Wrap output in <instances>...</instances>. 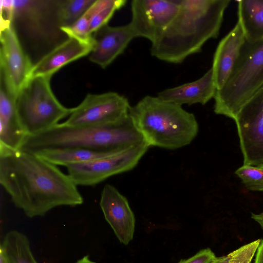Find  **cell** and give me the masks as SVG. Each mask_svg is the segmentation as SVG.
<instances>
[{"label": "cell", "mask_w": 263, "mask_h": 263, "mask_svg": "<svg viewBox=\"0 0 263 263\" xmlns=\"http://www.w3.org/2000/svg\"><path fill=\"white\" fill-rule=\"evenodd\" d=\"M56 166L32 153L0 148V183L29 218L83 203L77 185Z\"/></svg>", "instance_id": "6da1fadb"}, {"label": "cell", "mask_w": 263, "mask_h": 263, "mask_svg": "<svg viewBox=\"0 0 263 263\" xmlns=\"http://www.w3.org/2000/svg\"><path fill=\"white\" fill-rule=\"evenodd\" d=\"M230 0H179L178 11L151 47L152 56L179 64L216 38Z\"/></svg>", "instance_id": "7a4b0ae2"}, {"label": "cell", "mask_w": 263, "mask_h": 263, "mask_svg": "<svg viewBox=\"0 0 263 263\" xmlns=\"http://www.w3.org/2000/svg\"><path fill=\"white\" fill-rule=\"evenodd\" d=\"M144 142L129 115L118 123L99 126L76 127L59 123L26 136L18 149L34 153L47 149L82 148L116 154Z\"/></svg>", "instance_id": "3957f363"}, {"label": "cell", "mask_w": 263, "mask_h": 263, "mask_svg": "<svg viewBox=\"0 0 263 263\" xmlns=\"http://www.w3.org/2000/svg\"><path fill=\"white\" fill-rule=\"evenodd\" d=\"M129 115L149 146L179 148L190 144L198 133L193 114L157 96L143 97L130 106Z\"/></svg>", "instance_id": "277c9868"}, {"label": "cell", "mask_w": 263, "mask_h": 263, "mask_svg": "<svg viewBox=\"0 0 263 263\" xmlns=\"http://www.w3.org/2000/svg\"><path fill=\"white\" fill-rule=\"evenodd\" d=\"M263 84V40L246 41L223 86L217 90L214 111L235 120Z\"/></svg>", "instance_id": "5b68a950"}, {"label": "cell", "mask_w": 263, "mask_h": 263, "mask_svg": "<svg viewBox=\"0 0 263 263\" xmlns=\"http://www.w3.org/2000/svg\"><path fill=\"white\" fill-rule=\"evenodd\" d=\"M51 78H30L15 97L18 120L27 136L52 127L72 112V108L63 105L53 93Z\"/></svg>", "instance_id": "8992f818"}, {"label": "cell", "mask_w": 263, "mask_h": 263, "mask_svg": "<svg viewBox=\"0 0 263 263\" xmlns=\"http://www.w3.org/2000/svg\"><path fill=\"white\" fill-rule=\"evenodd\" d=\"M128 99L115 92L88 94L63 123L76 127L103 126L118 123L129 116Z\"/></svg>", "instance_id": "52a82bcc"}, {"label": "cell", "mask_w": 263, "mask_h": 263, "mask_svg": "<svg viewBox=\"0 0 263 263\" xmlns=\"http://www.w3.org/2000/svg\"><path fill=\"white\" fill-rule=\"evenodd\" d=\"M149 146L144 142L115 155L66 166L68 175L78 185L93 186L109 177L134 168Z\"/></svg>", "instance_id": "ba28073f"}, {"label": "cell", "mask_w": 263, "mask_h": 263, "mask_svg": "<svg viewBox=\"0 0 263 263\" xmlns=\"http://www.w3.org/2000/svg\"><path fill=\"white\" fill-rule=\"evenodd\" d=\"M243 164L263 166V84L234 120Z\"/></svg>", "instance_id": "9c48e42d"}, {"label": "cell", "mask_w": 263, "mask_h": 263, "mask_svg": "<svg viewBox=\"0 0 263 263\" xmlns=\"http://www.w3.org/2000/svg\"><path fill=\"white\" fill-rule=\"evenodd\" d=\"M1 81L16 95L30 79L33 65L22 47L12 24L1 28Z\"/></svg>", "instance_id": "30bf717a"}, {"label": "cell", "mask_w": 263, "mask_h": 263, "mask_svg": "<svg viewBox=\"0 0 263 263\" xmlns=\"http://www.w3.org/2000/svg\"><path fill=\"white\" fill-rule=\"evenodd\" d=\"M129 22L136 37L154 42L177 14L179 0H133Z\"/></svg>", "instance_id": "8fae6325"}, {"label": "cell", "mask_w": 263, "mask_h": 263, "mask_svg": "<svg viewBox=\"0 0 263 263\" xmlns=\"http://www.w3.org/2000/svg\"><path fill=\"white\" fill-rule=\"evenodd\" d=\"M100 205L117 238L127 245L133 239L136 219L127 198L115 186L106 184L101 192Z\"/></svg>", "instance_id": "7c38bea8"}, {"label": "cell", "mask_w": 263, "mask_h": 263, "mask_svg": "<svg viewBox=\"0 0 263 263\" xmlns=\"http://www.w3.org/2000/svg\"><path fill=\"white\" fill-rule=\"evenodd\" d=\"M93 48L89 60L102 68L109 66L123 53L136 35L129 23L127 24L102 27L91 35Z\"/></svg>", "instance_id": "4fadbf2b"}, {"label": "cell", "mask_w": 263, "mask_h": 263, "mask_svg": "<svg viewBox=\"0 0 263 263\" xmlns=\"http://www.w3.org/2000/svg\"><path fill=\"white\" fill-rule=\"evenodd\" d=\"M92 48V41H83L68 37L33 65L30 78L40 76L51 77L67 64L89 54Z\"/></svg>", "instance_id": "5bb4252c"}, {"label": "cell", "mask_w": 263, "mask_h": 263, "mask_svg": "<svg viewBox=\"0 0 263 263\" xmlns=\"http://www.w3.org/2000/svg\"><path fill=\"white\" fill-rule=\"evenodd\" d=\"M246 41L242 26L238 20L234 27L220 41L214 54L211 68L217 90L227 81Z\"/></svg>", "instance_id": "9a60e30c"}, {"label": "cell", "mask_w": 263, "mask_h": 263, "mask_svg": "<svg viewBox=\"0 0 263 263\" xmlns=\"http://www.w3.org/2000/svg\"><path fill=\"white\" fill-rule=\"evenodd\" d=\"M217 91L211 68L197 80L160 91L157 97L182 106L195 104L204 105L214 98Z\"/></svg>", "instance_id": "2e32d148"}, {"label": "cell", "mask_w": 263, "mask_h": 263, "mask_svg": "<svg viewBox=\"0 0 263 263\" xmlns=\"http://www.w3.org/2000/svg\"><path fill=\"white\" fill-rule=\"evenodd\" d=\"M26 136L18 120L15 97L1 81L0 148L17 150Z\"/></svg>", "instance_id": "e0dca14e"}, {"label": "cell", "mask_w": 263, "mask_h": 263, "mask_svg": "<svg viewBox=\"0 0 263 263\" xmlns=\"http://www.w3.org/2000/svg\"><path fill=\"white\" fill-rule=\"evenodd\" d=\"M238 2V20L242 26L246 41L263 40V0Z\"/></svg>", "instance_id": "ac0fdd59"}, {"label": "cell", "mask_w": 263, "mask_h": 263, "mask_svg": "<svg viewBox=\"0 0 263 263\" xmlns=\"http://www.w3.org/2000/svg\"><path fill=\"white\" fill-rule=\"evenodd\" d=\"M32 154L55 165L66 167L70 164L87 162L117 153L101 152L82 148H64L44 149Z\"/></svg>", "instance_id": "d6986e66"}, {"label": "cell", "mask_w": 263, "mask_h": 263, "mask_svg": "<svg viewBox=\"0 0 263 263\" xmlns=\"http://www.w3.org/2000/svg\"><path fill=\"white\" fill-rule=\"evenodd\" d=\"M6 259L1 257L0 263H37L31 250L29 240L23 233L11 230L1 243Z\"/></svg>", "instance_id": "ffe728a7"}, {"label": "cell", "mask_w": 263, "mask_h": 263, "mask_svg": "<svg viewBox=\"0 0 263 263\" xmlns=\"http://www.w3.org/2000/svg\"><path fill=\"white\" fill-rule=\"evenodd\" d=\"M109 0H95L86 12L73 25L60 29L68 37L83 41H91L90 24L92 17L108 3Z\"/></svg>", "instance_id": "44dd1931"}, {"label": "cell", "mask_w": 263, "mask_h": 263, "mask_svg": "<svg viewBox=\"0 0 263 263\" xmlns=\"http://www.w3.org/2000/svg\"><path fill=\"white\" fill-rule=\"evenodd\" d=\"M95 0H67L58 2L57 17L59 27H68L76 22Z\"/></svg>", "instance_id": "7402d4cb"}, {"label": "cell", "mask_w": 263, "mask_h": 263, "mask_svg": "<svg viewBox=\"0 0 263 263\" xmlns=\"http://www.w3.org/2000/svg\"><path fill=\"white\" fill-rule=\"evenodd\" d=\"M235 173L248 190L263 192V168L243 165Z\"/></svg>", "instance_id": "603a6c76"}, {"label": "cell", "mask_w": 263, "mask_h": 263, "mask_svg": "<svg viewBox=\"0 0 263 263\" xmlns=\"http://www.w3.org/2000/svg\"><path fill=\"white\" fill-rule=\"evenodd\" d=\"M261 240L244 245L226 256L217 257L213 263H251Z\"/></svg>", "instance_id": "cb8c5ba5"}, {"label": "cell", "mask_w": 263, "mask_h": 263, "mask_svg": "<svg viewBox=\"0 0 263 263\" xmlns=\"http://www.w3.org/2000/svg\"><path fill=\"white\" fill-rule=\"evenodd\" d=\"M126 2L125 0H109L108 4L92 17L90 24L91 34L107 25L115 12L122 8Z\"/></svg>", "instance_id": "d4e9b609"}, {"label": "cell", "mask_w": 263, "mask_h": 263, "mask_svg": "<svg viewBox=\"0 0 263 263\" xmlns=\"http://www.w3.org/2000/svg\"><path fill=\"white\" fill-rule=\"evenodd\" d=\"M216 258L210 248H205L187 259H181L178 263H213Z\"/></svg>", "instance_id": "484cf974"}, {"label": "cell", "mask_w": 263, "mask_h": 263, "mask_svg": "<svg viewBox=\"0 0 263 263\" xmlns=\"http://www.w3.org/2000/svg\"><path fill=\"white\" fill-rule=\"evenodd\" d=\"M255 263H263V240L257 248Z\"/></svg>", "instance_id": "4316f807"}, {"label": "cell", "mask_w": 263, "mask_h": 263, "mask_svg": "<svg viewBox=\"0 0 263 263\" xmlns=\"http://www.w3.org/2000/svg\"><path fill=\"white\" fill-rule=\"evenodd\" d=\"M251 218L257 222L263 229V212L258 214L252 213L251 215Z\"/></svg>", "instance_id": "83f0119b"}, {"label": "cell", "mask_w": 263, "mask_h": 263, "mask_svg": "<svg viewBox=\"0 0 263 263\" xmlns=\"http://www.w3.org/2000/svg\"><path fill=\"white\" fill-rule=\"evenodd\" d=\"M76 263H96V262L91 260L88 255H85L81 259L77 260Z\"/></svg>", "instance_id": "f1b7e54d"}, {"label": "cell", "mask_w": 263, "mask_h": 263, "mask_svg": "<svg viewBox=\"0 0 263 263\" xmlns=\"http://www.w3.org/2000/svg\"><path fill=\"white\" fill-rule=\"evenodd\" d=\"M259 168H263V166H261V167H259Z\"/></svg>", "instance_id": "f546056e"}]
</instances>
